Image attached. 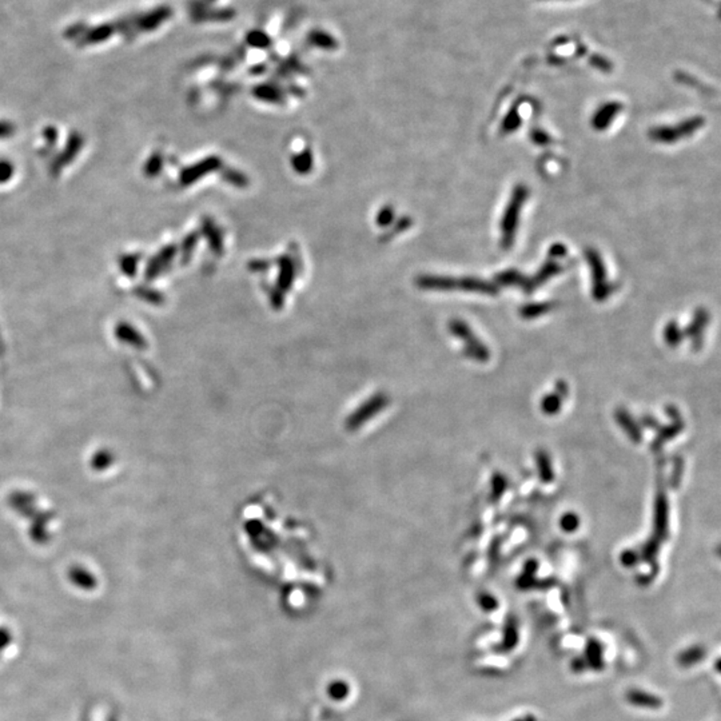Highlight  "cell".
I'll return each instance as SVG.
<instances>
[{
	"instance_id": "6da1fadb",
	"label": "cell",
	"mask_w": 721,
	"mask_h": 721,
	"mask_svg": "<svg viewBox=\"0 0 721 721\" xmlns=\"http://www.w3.org/2000/svg\"><path fill=\"white\" fill-rule=\"evenodd\" d=\"M528 197V190L525 186H517L516 190L513 192V197L510 199V203L507 207V211L504 214L502 218V224H501V230H502V246L507 248L512 246L513 243V239H514V234H516V227H517V222H519V211H521V207L525 202Z\"/></svg>"
},
{
	"instance_id": "7a4b0ae2",
	"label": "cell",
	"mask_w": 721,
	"mask_h": 721,
	"mask_svg": "<svg viewBox=\"0 0 721 721\" xmlns=\"http://www.w3.org/2000/svg\"><path fill=\"white\" fill-rule=\"evenodd\" d=\"M419 285L424 287L430 289H465V290H475L483 293L495 294L497 292L496 286L490 283H485L478 280H451V278H437V277H424L419 280Z\"/></svg>"
},
{
	"instance_id": "3957f363",
	"label": "cell",
	"mask_w": 721,
	"mask_h": 721,
	"mask_svg": "<svg viewBox=\"0 0 721 721\" xmlns=\"http://www.w3.org/2000/svg\"><path fill=\"white\" fill-rule=\"evenodd\" d=\"M703 122H704L703 118H693L680 124L678 127H656L651 131V138L659 142L671 143L683 136H690L693 131H696L703 126Z\"/></svg>"
},
{
	"instance_id": "277c9868",
	"label": "cell",
	"mask_w": 721,
	"mask_h": 721,
	"mask_svg": "<svg viewBox=\"0 0 721 721\" xmlns=\"http://www.w3.org/2000/svg\"><path fill=\"white\" fill-rule=\"evenodd\" d=\"M190 12L194 22H227L236 16V11L233 9L215 10L207 7V4L202 0H192L190 3Z\"/></svg>"
},
{
	"instance_id": "5b68a950",
	"label": "cell",
	"mask_w": 721,
	"mask_h": 721,
	"mask_svg": "<svg viewBox=\"0 0 721 721\" xmlns=\"http://www.w3.org/2000/svg\"><path fill=\"white\" fill-rule=\"evenodd\" d=\"M586 258H588L589 266L592 269V275H593V282H595V289H593L595 298L598 301H602L609 295V286L607 283V274H605L604 263L596 253V250H588Z\"/></svg>"
},
{
	"instance_id": "8992f818",
	"label": "cell",
	"mask_w": 721,
	"mask_h": 721,
	"mask_svg": "<svg viewBox=\"0 0 721 721\" xmlns=\"http://www.w3.org/2000/svg\"><path fill=\"white\" fill-rule=\"evenodd\" d=\"M172 16V10L169 6H160L145 13H136V33H150L159 28L160 24L167 22Z\"/></svg>"
},
{
	"instance_id": "52a82bcc",
	"label": "cell",
	"mask_w": 721,
	"mask_h": 721,
	"mask_svg": "<svg viewBox=\"0 0 721 721\" xmlns=\"http://www.w3.org/2000/svg\"><path fill=\"white\" fill-rule=\"evenodd\" d=\"M115 33H116V28H115L114 22L103 23V24H99V26H97L94 28H89L86 31V34L83 35L79 40H77V45L78 47H84V45L103 43L107 39H110Z\"/></svg>"
},
{
	"instance_id": "ba28073f",
	"label": "cell",
	"mask_w": 721,
	"mask_h": 721,
	"mask_svg": "<svg viewBox=\"0 0 721 721\" xmlns=\"http://www.w3.org/2000/svg\"><path fill=\"white\" fill-rule=\"evenodd\" d=\"M627 699L631 703L632 705L642 707V708L657 710V708H660L663 705V701H661L660 698H656V696L651 695V693L640 692V690H631V692H628Z\"/></svg>"
},
{
	"instance_id": "9c48e42d",
	"label": "cell",
	"mask_w": 721,
	"mask_h": 721,
	"mask_svg": "<svg viewBox=\"0 0 721 721\" xmlns=\"http://www.w3.org/2000/svg\"><path fill=\"white\" fill-rule=\"evenodd\" d=\"M620 109L621 106L620 104H617V103H609V104H605L604 107H601V109L598 110V114H596V116L593 118V123L592 124H593V126H595V128H598V130H604V128H607L609 124H610V122H612V119H613V118L617 115V113L620 111Z\"/></svg>"
},
{
	"instance_id": "30bf717a",
	"label": "cell",
	"mask_w": 721,
	"mask_h": 721,
	"mask_svg": "<svg viewBox=\"0 0 721 721\" xmlns=\"http://www.w3.org/2000/svg\"><path fill=\"white\" fill-rule=\"evenodd\" d=\"M307 40L309 43L314 47H318L321 50H336V47L339 45L337 40L331 36L330 34H327L322 30H313L309 36H307Z\"/></svg>"
},
{
	"instance_id": "8fae6325",
	"label": "cell",
	"mask_w": 721,
	"mask_h": 721,
	"mask_svg": "<svg viewBox=\"0 0 721 721\" xmlns=\"http://www.w3.org/2000/svg\"><path fill=\"white\" fill-rule=\"evenodd\" d=\"M586 657H588V661L589 664L592 665L595 669H601L604 666V661H602V648L600 645V642L596 640H592V642L588 644V648H586Z\"/></svg>"
},
{
	"instance_id": "7c38bea8",
	"label": "cell",
	"mask_w": 721,
	"mask_h": 721,
	"mask_svg": "<svg viewBox=\"0 0 721 721\" xmlns=\"http://www.w3.org/2000/svg\"><path fill=\"white\" fill-rule=\"evenodd\" d=\"M246 40H248V45L257 47V48H266L271 43L270 38L260 30H254V31L248 33Z\"/></svg>"
},
{
	"instance_id": "4fadbf2b",
	"label": "cell",
	"mask_w": 721,
	"mask_h": 721,
	"mask_svg": "<svg viewBox=\"0 0 721 721\" xmlns=\"http://www.w3.org/2000/svg\"><path fill=\"white\" fill-rule=\"evenodd\" d=\"M87 30H89V27L86 23H75V24L67 27V30L65 31V38L70 39V40H79L80 38L86 34Z\"/></svg>"
},
{
	"instance_id": "5bb4252c",
	"label": "cell",
	"mask_w": 721,
	"mask_h": 721,
	"mask_svg": "<svg viewBox=\"0 0 721 721\" xmlns=\"http://www.w3.org/2000/svg\"><path fill=\"white\" fill-rule=\"evenodd\" d=\"M704 656V649L701 648H692V649H688L684 654L680 656V663L683 665H690L695 664L696 661H699L703 659Z\"/></svg>"
},
{
	"instance_id": "9a60e30c",
	"label": "cell",
	"mask_w": 721,
	"mask_h": 721,
	"mask_svg": "<svg viewBox=\"0 0 721 721\" xmlns=\"http://www.w3.org/2000/svg\"><path fill=\"white\" fill-rule=\"evenodd\" d=\"M12 633L7 628H0V652L4 651L12 642Z\"/></svg>"
},
{
	"instance_id": "2e32d148",
	"label": "cell",
	"mask_w": 721,
	"mask_h": 721,
	"mask_svg": "<svg viewBox=\"0 0 721 721\" xmlns=\"http://www.w3.org/2000/svg\"><path fill=\"white\" fill-rule=\"evenodd\" d=\"M10 171L11 169L9 167V165H0V180H6L10 177Z\"/></svg>"
},
{
	"instance_id": "e0dca14e",
	"label": "cell",
	"mask_w": 721,
	"mask_h": 721,
	"mask_svg": "<svg viewBox=\"0 0 721 721\" xmlns=\"http://www.w3.org/2000/svg\"><path fill=\"white\" fill-rule=\"evenodd\" d=\"M584 665H585V661L583 660V657L576 659V660L572 661V668H573L575 671H577V672H578V671H583V669H584V668H583Z\"/></svg>"
},
{
	"instance_id": "ac0fdd59",
	"label": "cell",
	"mask_w": 721,
	"mask_h": 721,
	"mask_svg": "<svg viewBox=\"0 0 721 721\" xmlns=\"http://www.w3.org/2000/svg\"><path fill=\"white\" fill-rule=\"evenodd\" d=\"M7 131H9L7 126H4V124H0V136H7Z\"/></svg>"
},
{
	"instance_id": "d6986e66",
	"label": "cell",
	"mask_w": 721,
	"mask_h": 721,
	"mask_svg": "<svg viewBox=\"0 0 721 721\" xmlns=\"http://www.w3.org/2000/svg\"><path fill=\"white\" fill-rule=\"evenodd\" d=\"M516 721H536V719H534L533 716H525V717H522V719H519V720Z\"/></svg>"
},
{
	"instance_id": "ffe728a7",
	"label": "cell",
	"mask_w": 721,
	"mask_h": 721,
	"mask_svg": "<svg viewBox=\"0 0 721 721\" xmlns=\"http://www.w3.org/2000/svg\"><path fill=\"white\" fill-rule=\"evenodd\" d=\"M210 1H214V0H210Z\"/></svg>"
}]
</instances>
